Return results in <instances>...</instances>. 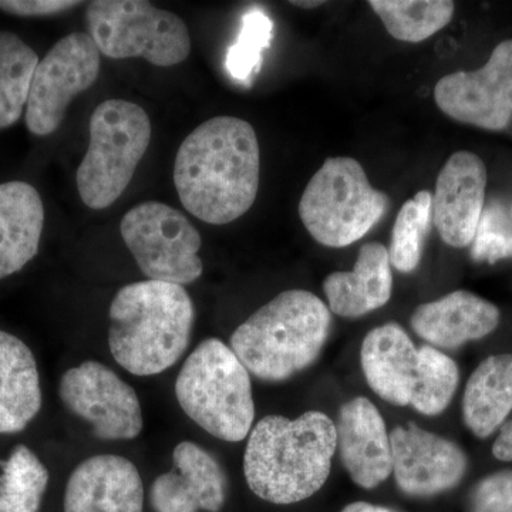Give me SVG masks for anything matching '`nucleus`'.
<instances>
[{"instance_id": "obj_1", "label": "nucleus", "mask_w": 512, "mask_h": 512, "mask_svg": "<svg viewBox=\"0 0 512 512\" xmlns=\"http://www.w3.org/2000/svg\"><path fill=\"white\" fill-rule=\"evenodd\" d=\"M261 150L254 127L238 117L204 121L178 148L174 184L185 210L211 225L247 214L258 197Z\"/></svg>"}, {"instance_id": "obj_2", "label": "nucleus", "mask_w": 512, "mask_h": 512, "mask_svg": "<svg viewBox=\"0 0 512 512\" xmlns=\"http://www.w3.org/2000/svg\"><path fill=\"white\" fill-rule=\"evenodd\" d=\"M335 453L336 427L325 413L266 416L249 433L245 480L268 503H301L328 481Z\"/></svg>"}, {"instance_id": "obj_3", "label": "nucleus", "mask_w": 512, "mask_h": 512, "mask_svg": "<svg viewBox=\"0 0 512 512\" xmlns=\"http://www.w3.org/2000/svg\"><path fill=\"white\" fill-rule=\"evenodd\" d=\"M109 318L114 360L131 375L154 376L173 367L190 346L195 308L184 286L148 279L121 288Z\"/></svg>"}, {"instance_id": "obj_4", "label": "nucleus", "mask_w": 512, "mask_h": 512, "mask_svg": "<svg viewBox=\"0 0 512 512\" xmlns=\"http://www.w3.org/2000/svg\"><path fill=\"white\" fill-rule=\"evenodd\" d=\"M332 326V312L315 293L291 289L252 313L231 336L249 375L284 382L312 365Z\"/></svg>"}, {"instance_id": "obj_5", "label": "nucleus", "mask_w": 512, "mask_h": 512, "mask_svg": "<svg viewBox=\"0 0 512 512\" xmlns=\"http://www.w3.org/2000/svg\"><path fill=\"white\" fill-rule=\"evenodd\" d=\"M175 397L183 412L212 437L237 443L251 433V377L231 346L220 339H205L188 356L175 382Z\"/></svg>"}, {"instance_id": "obj_6", "label": "nucleus", "mask_w": 512, "mask_h": 512, "mask_svg": "<svg viewBox=\"0 0 512 512\" xmlns=\"http://www.w3.org/2000/svg\"><path fill=\"white\" fill-rule=\"evenodd\" d=\"M390 198L370 184L352 157H329L313 174L299 201V217L323 247L346 248L382 221Z\"/></svg>"}, {"instance_id": "obj_7", "label": "nucleus", "mask_w": 512, "mask_h": 512, "mask_svg": "<svg viewBox=\"0 0 512 512\" xmlns=\"http://www.w3.org/2000/svg\"><path fill=\"white\" fill-rule=\"evenodd\" d=\"M151 140L143 107L121 99L103 101L90 117V141L77 168V190L90 210L101 211L127 190Z\"/></svg>"}, {"instance_id": "obj_8", "label": "nucleus", "mask_w": 512, "mask_h": 512, "mask_svg": "<svg viewBox=\"0 0 512 512\" xmlns=\"http://www.w3.org/2000/svg\"><path fill=\"white\" fill-rule=\"evenodd\" d=\"M87 35L109 59L141 57L158 67L185 62L191 36L180 16L143 0H94L86 9Z\"/></svg>"}, {"instance_id": "obj_9", "label": "nucleus", "mask_w": 512, "mask_h": 512, "mask_svg": "<svg viewBox=\"0 0 512 512\" xmlns=\"http://www.w3.org/2000/svg\"><path fill=\"white\" fill-rule=\"evenodd\" d=\"M121 238L150 281L188 285L204 271L202 239L187 217L170 205L146 201L131 208L120 224Z\"/></svg>"}, {"instance_id": "obj_10", "label": "nucleus", "mask_w": 512, "mask_h": 512, "mask_svg": "<svg viewBox=\"0 0 512 512\" xmlns=\"http://www.w3.org/2000/svg\"><path fill=\"white\" fill-rule=\"evenodd\" d=\"M100 67L99 49L87 33L73 32L60 39L33 76L25 116L30 133L37 137L55 133L74 97L99 79Z\"/></svg>"}, {"instance_id": "obj_11", "label": "nucleus", "mask_w": 512, "mask_h": 512, "mask_svg": "<svg viewBox=\"0 0 512 512\" xmlns=\"http://www.w3.org/2000/svg\"><path fill=\"white\" fill-rule=\"evenodd\" d=\"M60 400L70 413L87 421L100 440H134L144 427L136 390L110 367L94 360L63 373Z\"/></svg>"}, {"instance_id": "obj_12", "label": "nucleus", "mask_w": 512, "mask_h": 512, "mask_svg": "<svg viewBox=\"0 0 512 512\" xmlns=\"http://www.w3.org/2000/svg\"><path fill=\"white\" fill-rule=\"evenodd\" d=\"M434 101L458 123L504 130L512 117V39L495 47L480 69L441 77L434 87Z\"/></svg>"}, {"instance_id": "obj_13", "label": "nucleus", "mask_w": 512, "mask_h": 512, "mask_svg": "<svg viewBox=\"0 0 512 512\" xmlns=\"http://www.w3.org/2000/svg\"><path fill=\"white\" fill-rule=\"evenodd\" d=\"M392 474L397 487L412 497H431L461 483L467 456L456 443L414 423L390 434Z\"/></svg>"}, {"instance_id": "obj_14", "label": "nucleus", "mask_w": 512, "mask_h": 512, "mask_svg": "<svg viewBox=\"0 0 512 512\" xmlns=\"http://www.w3.org/2000/svg\"><path fill=\"white\" fill-rule=\"evenodd\" d=\"M488 173L471 151L451 154L437 177L431 198V222L453 248L470 247L485 207Z\"/></svg>"}, {"instance_id": "obj_15", "label": "nucleus", "mask_w": 512, "mask_h": 512, "mask_svg": "<svg viewBox=\"0 0 512 512\" xmlns=\"http://www.w3.org/2000/svg\"><path fill=\"white\" fill-rule=\"evenodd\" d=\"M174 468L150 490L154 512H220L227 500V477L207 450L181 441L173 451Z\"/></svg>"}, {"instance_id": "obj_16", "label": "nucleus", "mask_w": 512, "mask_h": 512, "mask_svg": "<svg viewBox=\"0 0 512 512\" xmlns=\"http://www.w3.org/2000/svg\"><path fill=\"white\" fill-rule=\"evenodd\" d=\"M336 450L350 478L365 490L379 487L392 474V444L375 404L356 397L340 407Z\"/></svg>"}, {"instance_id": "obj_17", "label": "nucleus", "mask_w": 512, "mask_h": 512, "mask_svg": "<svg viewBox=\"0 0 512 512\" xmlns=\"http://www.w3.org/2000/svg\"><path fill=\"white\" fill-rule=\"evenodd\" d=\"M63 505L64 512H143V480L127 458L90 457L70 474Z\"/></svg>"}, {"instance_id": "obj_18", "label": "nucleus", "mask_w": 512, "mask_h": 512, "mask_svg": "<svg viewBox=\"0 0 512 512\" xmlns=\"http://www.w3.org/2000/svg\"><path fill=\"white\" fill-rule=\"evenodd\" d=\"M500 319V309L493 302L473 292L454 291L420 305L410 323L433 348L457 349L491 335Z\"/></svg>"}, {"instance_id": "obj_19", "label": "nucleus", "mask_w": 512, "mask_h": 512, "mask_svg": "<svg viewBox=\"0 0 512 512\" xmlns=\"http://www.w3.org/2000/svg\"><path fill=\"white\" fill-rule=\"evenodd\" d=\"M360 363L367 384L380 399L394 406H410L419 349L399 323H384L367 333L360 349Z\"/></svg>"}, {"instance_id": "obj_20", "label": "nucleus", "mask_w": 512, "mask_h": 512, "mask_svg": "<svg viewBox=\"0 0 512 512\" xmlns=\"http://www.w3.org/2000/svg\"><path fill=\"white\" fill-rule=\"evenodd\" d=\"M392 264L387 248L367 242L357 254L352 271L333 272L323 282L329 311L342 318H362L392 298Z\"/></svg>"}, {"instance_id": "obj_21", "label": "nucleus", "mask_w": 512, "mask_h": 512, "mask_svg": "<svg viewBox=\"0 0 512 512\" xmlns=\"http://www.w3.org/2000/svg\"><path fill=\"white\" fill-rule=\"evenodd\" d=\"M45 207L33 185L0 184V279L16 274L39 252Z\"/></svg>"}, {"instance_id": "obj_22", "label": "nucleus", "mask_w": 512, "mask_h": 512, "mask_svg": "<svg viewBox=\"0 0 512 512\" xmlns=\"http://www.w3.org/2000/svg\"><path fill=\"white\" fill-rule=\"evenodd\" d=\"M42 409L35 355L23 340L0 330V434L20 433Z\"/></svg>"}, {"instance_id": "obj_23", "label": "nucleus", "mask_w": 512, "mask_h": 512, "mask_svg": "<svg viewBox=\"0 0 512 512\" xmlns=\"http://www.w3.org/2000/svg\"><path fill=\"white\" fill-rule=\"evenodd\" d=\"M512 412V353L487 357L468 379L463 417L468 430L487 439Z\"/></svg>"}, {"instance_id": "obj_24", "label": "nucleus", "mask_w": 512, "mask_h": 512, "mask_svg": "<svg viewBox=\"0 0 512 512\" xmlns=\"http://www.w3.org/2000/svg\"><path fill=\"white\" fill-rule=\"evenodd\" d=\"M390 36L400 42L420 43L446 28L456 12L451 0H370Z\"/></svg>"}, {"instance_id": "obj_25", "label": "nucleus", "mask_w": 512, "mask_h": 512, "mask_svg": "<svg viewBox=\"0 0 512 512\" xmlns=\"http://www.w3.org/2000/svg\"><path fill=\"white\" fill-rule=\"evenodd\" d=\"M39 62L35 50L18 35L0 30V130L22 117Z\"/></svg>"}, {"instance_id": "obj_26", "label": "nucleus", "mask_w": 512, "mask_h": 512, "mask_svg": "<svg viewBox=\"0 0 512 512\" xmlns=\"http://www.w3.org/2000/svg\"><path fill=\"white\" fill-rule=\"evenodd\" d=\"M49 471L29 447L19 444L0 474V512H39Z\"/></svg>"}, {"instance_id": "obj_27", "label": "nucleus", "mask_w": 512, "mask_h": 512, "mask_svg": "<svg viewBox=\"0 0 512 512\" xmlns=\"http://www.w3.org/2000/svg\"><path fill=\"white\" fill-rule=\"evenodd\" d=\"M430 191L417 192L407 200L397 214L393 225L390 247L387 249L390 264L402 274H410L419 266L431 222Z\"/></svg>"}, {"instance_id": "obj_28", "label": "nucleus", "mask_w": 512, "mask_h": 512, "mask_svg": "<svg viewBox=\"0 0 512 512\" xmlns=\"http://www.w3.org/2000/svg\"><path fill=\"white\" fill-rule=\"evenodd\" d=\"M458 382L456 362L433 346H423L410 406L424 416H439L453 400Z\"/></svg>"}, {"instance_id": "obj_29", "label": "nucleus", "mask_w": 512, "mask_h": 512, "mask_svg": "<svg viewBox=\"0 0 512 512\" xmlns=\"http://www.w3.org/2000/svg\"><path fill=\"white\" fill-rule=\"evenodd\" d=\"M274 22L264 9H248L241 19L237 40L228 47L225 67L237 82L249 84L261 70L264 52L271 47Z\"/></svg>"}, {"instance_id": "obj_30", "label": "nucleus", "mask_w": 512, "mask_h": 512, "mask_svg": "<svg viewBox=\"0 0 512 512\" xmlns=\"http://www.w3.org/2000/svg\"><path fill=\"white\" fill-rule=\"evenodd\" d=\"M471 258L484 264L512 258V212L500 201L485 204L471 242Z\"/></svg>"}, {"instance_id": "obj_31", "label": "nucleus", "mask_w": 512, "mask_h": 512, "mask_svg": "<svg viewBox=\"0 0 512 512\" xmlns=\"http://www.w3.org/2000/svg\"><path fill=\"white\" fill-rule=\"evenodd\" d=\"M470 512H512V470L498 471L478 481L468 501Z\"/></svg>"}, {"instance_id": "obj_32", "label": "nucleus", "mask_w": 512, "mask_h": 512, "mask_svg": "<svg viewBox=\"0 0 512 512\" xmlns=\"http://www.w3.org/2000/svg\"><path fill=\"white\" fill-rule=\"evenodd\" d=\"M80 5L76 0H0V10L20 18L59 15Z\"/></svg>"}, {"instance_id": "obj_33", "label": "nucleus", "mask_w": 512, "mask_h": 512, "mask_svg": "<svg viewBox=\"0 0 512 512\" xmlns=\"http://www.w3.org/2000/svg\"><path fill=\"white\" fill-rule=\"evenodd\" d=\"M493 454L497 460L512 461V420L501 427L500 434L494 441Z\"/></svg>"}, {"instance_id": "obj_34", "label": "nucleus", "mask_w": 512, "mask_h": 512, "mask_svg": "<svg viewBox=\"0 0 512 512\" xmlns=\"http://www.w3.org/2000/svg\"><path fill=\"white\" fill-rule=\"evenodd\" d=\"M342 512H390L387 508L369 503H353L346 505Z\"/></svg>"}, {"instance_id": "obj_35", "label": "nucleus", "mask_w": 512, "mask_h": 512, "mask_svg": "<svg viewBox=\"0 0 512 512\" xmlns=\"http://www.w3.org/2000/svg\"><path fill=\"white\" fill-rule=\"evenodd\" d=\"M323 2H292V5L299 6V8H318Z\"/></svg>"}, {"instance_id": "obj_36", "label": "nucleus", "mask_w": 512, "mask_h": 512, "mask_svg": "<svg viewBox=\"0 0 512 512\" xmlns=\"http://www.w3.org/2000/svg\"><path fill=\"white\" fill-rule=\"evenodd\" d=\"M512 212V211H511Z\"/></svg>"}]
</instances>
